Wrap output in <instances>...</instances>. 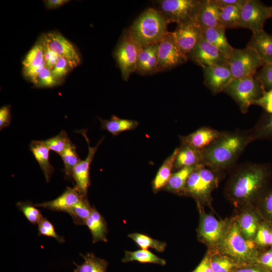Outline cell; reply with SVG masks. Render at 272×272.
Masks as SVG:
<instances>
[{
  "mask_svg": "<svg viewBox=\"0 0 272 272\" xmlns=\"http://www.w3.org/2000/svg\"><path fill=\"white\" fill-rule=\"evenodd\" d=\"M252 141L249 131L222 132L218 139L201 150L203 163L216 170L226 169L233 165Z\"/></svg>",
  "mask_w": 272,
  "mask_h": 272,
  "instance_id": "6da1fadb",
  "label": "cell"
},
{
  "mask_svg": "<svg viewBox=\"0 0 272 272\" xmlns=\"http://www.w3.org/2000/svg\"><path fill=\"white\" fill-rule=\"evenodd\" d=\"M269 174L265 164H246L236 172L232 180L229 189L231 196L240 202L253 199L263 190Z\"/></svg>",
  "mask_w": 272,
  "mask_h": 272,
  "instance_id": "7a4b0ae2",
  "label": "cell"
},
{
  "mask_svg": "<svg viewBox=\"0 0 272 272\" xmlns=\"http://www.w3.org/2000/svg\"><path fill=\"white\" fill-rule=\"evenodd\" d=\"M169 23L155 8L144 11L128 28L132 37L141 47L158 43L168 32Z\"/></svg>",
  "mask_w": 272,
  "mask_h": 272,
  "instance_id": "3957f363",
  "label": "cell"
},
{
  "mask_svg": "<svg viewBox=\"0 0 272 272\" xmlns=\"http://www.w3.org/2000/svg\"><path fill=\"white\" fill-rule=\"evenodd\" d=\"M255 243L245 238L237 223H233L220 243L222 253L232 258L239 266L257 263L259 256Z\"/></svg>",
  "mask_w": 272,
  "mask_h": 272,
  "instance_id": "277c9868",
  "label": "cell"
},
{
  "mask_svg": "<svg viewBox=\"0 0 272 272\" xmlns=\"http://www.w3.org/2000/svg\"><path fill=\"white\" fill-rule=\"evenodd\" d=\"M224 92L235 101L242 113H246L250 106L262 97L265 90L254 76L233 80Z\"/></svg>",
  "mask_w": 272,
  "mask_h": 272,
  "instance_id": "5b68a950",
  "label": "cell"
},
{
  "mask_svg": "<svg viewBox=\"0 0 272 272\" xmlns=\"http://www.w3.org/2000/svg\"><path fill=\"white\" fill-rule=\"evenodd\" d=\"M264 63L257 52L248 46L243 49L234 48L228 59L232 80L254 76Z\"/></svg>",
  "mask_w": 272,
  "mask_h": 272,
  "instance_id": "8992f818",
  "label": "cell"
},
{
  "mask_svg": "<svg viewBox=\"0 0 272 272\" xmlns=\"http://www.w3.org/2000/svg\"><path fill=\"white\" fill-rule=\"evenodd\" d=\"M202 0H160L157 9L169 23L178 24L196 20Z\"/></svg>",
  "mask_w": 272,
  "mask_h": 272,
  "instance_id": "52a82bcc",
  "label": "cell"
},
{
  "mask_svg": "<svg viewBox=\"0 0 272 272\" xmlns=\"http://www.w3.org/2000/svg\"><path fill=\"white\" fill-rule=\"evenodd\" d=\"M142 47L133 39L128 29L124 31L114 51L123 80L127 81L130 75L135 72Z\"/></svg>",
  "mask_w": 272,
  "mask_h": 272,
  "instance_id": "ba28073f",
  "label": "cell"
},
{
  "mask_svg": "<svg viewBox=\"0 0 272 272\" xmlns=\"http://www.w3.org/2000/svg\"><path fill=\"white\" fill-rule=\"evenodd\" d=\"M272 6L258 0H246L240 14V27L250 29L252 33L263 30L266 21L271 18Z\"/></svg>",
  "mask_w": 272,
  "mask_h": 272,
  "instance_id": "9c48e42d",
  "label": "cell"
},
{
  "mask_svg": "<svg viewBox=\"0 0 272 272\" xmlns=\"http://www.w3.org/2000/svg\"><path fill=\"white\" fill-rule=\"evenodd\" d=\"M187 59L181 51L173 32L168 31L158 43V72L171 69Z\"/></svg>",
  "mask_w": 272,
  "mask_h": 272,
  "instance_id": "30bf717a",
  "label": "cell"
},
{
  "mask_svg": "<svg viewBox=\"0 0 272 272\" xmlns=\"http://www.w3.org/2000/svg\"><path fill=\"white\" fill-rule=\"evenodd\" d=\"M79 132L81 133L86 139L88 146V152L86 159L84 160H81L74 168L72 178L75 183L74 187L82 196L87 197L88 188L90 185L89 176L90 166L99 145L104 140V138H102L95 146L91 147L89 139L87 135L86 130L82 129L79 130Z\"/></svg>",
  "mask_w": 272,
  "mask_h": 272,
  "instance_id": "8fae6325",
  "label": "cell"
},
{
  "mask_svg": "<svg viewBox=\"0 0 272 272\" xmlns=\"http://www.w3.org/2000/svg\"><path fill=\"white\" fill-rule=\"evenodd\" d=\"M173 33L181 51L187 57L202 38V28L194 20L178 24Z\"/></svg>",
  "mask_w": 272,
  "mask_h": 272,
  "instance_id": "7c38bea8",
  "label": "cell"
},
{
  "mask_svg": "<svg viewBox=\"0 0 272 272\" xmlns=\"http://www.w3.org/2000/svg\"><path fill=\"white\" fill-rule=\"evenodd\" d=\"M187 58L202 69L228 62V58L224 54L203 38L187 55Z\"/></svg>",
  "mask_w": 272,
  "mask_h": 272,
  "instance_id": "4fadbf2b",
  "label": "cell"
},
{
  "mask_svg": "<svg viewBox=\"0 0 272 272\" xmlns=\"http://www.w3.org/2000/svg\"><path fill=\"white\" fill-rule=\"evenodd\" d=\"M202 69L203 83L213 94L224 92L232 81V74L228 62L215 64Z\"/></svg>",
  "mask_w": 272,
  "mask_h": 272,
  "instance_id": "5bb4252c",
  "label": "cell"
},
{
  "mask_svg": "<svg viewBox=\"0 0 272 272\" xmlns=\"http://www.w3.org/2000/svg\"><path fill=\"white\" fill-rule=\"evenodd\" d=\"M42 38L59 57L69 59L77 66L80 63L81 58L75 47L61 34L51 32L43 35Z\"/></svg>",
  "mask_w": 272,
  "mask_h": 272,
  "instance_id": "9a60e30c",
  "label": "cell"
},
{
  "mask_svg": "<svg viewBox=\"0 0 272 272\" xmlns=\"http://www.w3.org/2000/svg\"><path fill=\"white\" fill-rule=\"evenodd\" d=\"M225 223L214 216L202 214L198 229L200 239L211 245L220 244L227 231Z\"/></svg>",
  "mask_w": 272,
  "mask_h": 272,
  "instance_id": "2e32d148",
  "label": "cell"
},
{
  "mask_svg": "<svg viewBox=\"0 0 272 272\" xmlns=\"http://www.w3.org/2000/svg\"><path fill=\"white\" fill-rule=\"evenodd\" d=\"M22 64L24 75L34 83L37 76L46 67L43 47L40 41L30 50Z\"/></svg>",
  "mask_w": 272,
  "mask_h": 272,
  "instance_id": "e0dca14e",
  "label": "cell"
},
{
  "mask_svg": "<svg viewBox=\"0 0 272 272\" xmlns=\"http://www.w3.org/2000/svg\"><path fill=\"white\" fill-rule=\"evenodd\" d=\"M84 196H82L74 187H67L64 192L55 199L35 205L36 207L53 211L67 213Z\"/></svg>",
  "mask_w": 272,
  "mask_h": 272,
  "instance_id": "ac0fdd59",
  "label": "cell"
},
{
  "mask_svg": "<svg viewBox=\"0 0 272 272\" xmlns=\"http://www.w3.org/2000/svg\"><path fill=\"white\" fill-rule=\"evenodd\" d=\"M222 133V132L212 128L202 127L187 135L180 136L181 145H189L202 150L218 139Z\"/></svg>",
  "mask_w": 272,
  "mask_h": 272,
  "instance_id": "d6986e66",
  "label": "cell"
},
{
  "mask_svg": "<svg viewBox=\"0 0 272 272\" xmlns=\"http://www.w3.org/2000/svg\"><path fill=\"white\" fill-rule=\"evenodd\" d=\"M158 43L142 47L139 54L135 72L142 75L158 72Z\"/></svg>",
  "mask_w": 272,
  "mask_h": 272,
  "instance_id": "ffe728a7",
  "label": "cell"
},
{
  "mask_svg": "<svg viewBox=\"0 0 272 272\" xmlns=\"http://www.w3.org/2000/svg\"><path fill=\"white\" fill-rule=\"evenodd\" d=\"M196 20L202 28L223 27L220 8L214 0H202Z\"/></svg>",
  "mask_w": 272,
  "mask_h": 272,
  "instance_id": "44dd1931",
  "label": "cell"
},
{
  "mask_svg": "<svg viewBox=\"0 0 272 272\" xmlns=\"http://www.w3.org/2000/svg\"><path fill=\"white\" fill-rule=\"evenodd\" d=\"M247 46L254 49L264 63L272 62V35L264 30L253 32Z\"/></svg>",
  "mask_w": 272,
  "mask_h": 272,
  "instance_id": "7402d4cb",
  "label": "cell"
},
{
  "mask_svg": "<svg viewBox=\"0 0 272 272\" xmlns=\"http://www.w3.org/2000/svg\"><path fill=\"white\" fill-rule=\"evenodd\" d=\"M29 148L40 167L46 181L49 182L54 171V167L49 160L50 150L46 146L44 141H32L30 144Z\"/></svg>",
  "mask_w": 272,
  "mask_h": 272,
  "instance_id": "603a6c76",
  "label": "cell"
},
{
  "mask_svg": "<svg viewBox=\"0 0 272 272\" xmlns=\"http://www.w3.org/2000/svg\"><path fill=\"white\" fill-rule=\"evenodd\" d=\"M202 38L217 48L228 59L234 49L227 39L224 27L202 28Z\"/></svg>",
  "mask_w": 272,
  "mask_h": 272,
  "instance_id": "cb8c5ba5",
  "label": "cell"
},
{
  "mask_svg": "<svg viewBox=\"0 0 272 272\" xmlns=\"http://www.w3.org/2000/svg\"><path fill=\"white\" fill-rule=\"evenodd\" d=\"M200 164H203L201 150L189 145H181L179 148L174 168L179 170L184 167Z\"/></svg>",
  "mask_w": 272,
  "mask_h": 272,
  "instance_id": "d4e9b609",
  "label": "cell"
},
{
  "mask_svg": "<svg viewBox=\"0 0 272 272\" xmlns=\"http://www.w3.org/2000/svg\"><path fill=\"white\" fill-rule=\"evenodd\" d=\"M199 179L194 196L199 198H207L217 181L218 170H216L206 166L199 169Z\"/></svg>",
  "mask_w": 272,
  "mask_h": 272,
  "instance_id": "484cf974",
  "label": "cell"
},
{
  "mask_svg": "<svg viewBox=\"0 0 272 272\" xmlns=\"http://www.w3.org/2000/svg\"><path fill=\"white\" fill-rule=\"evenodd\" d=\"M85 225L90 230L94 243L97 242H107V224L102 215L95 208L86 222Z\"/></svg>",
  "mask_w": 272,
  "mask_h": 272,
  "instance_id": "4316f807",
  "label": "cell"
},
{
  "mask_svg": "<svg viewBox=\"0 0 272 272\" xmlns=\"http://www.w3.org/2000/svg\"><path fill=\"white\" fill-rule=\"evenodd\" d=\"M178 151L179 148H176L159 168L152 182L153 189L155 192L165 187L167 184L172 175L171 171L174 168Z\"/></svg>",
  "mask_w": 272,
  "mask_h": 272,
  "instance_id": "83f0119b",
  "label": "cell"
},
{
  "mask_svg": "<svg viewBox=\"0 0 272 272\" xmlns=\"http://www.w3.org/2000/svg\"><path fill=\"white\" fill-rule=\"evenodd\" d=\"M99 119L101 128L114 136L124 131L133 130L139 124L136 120L120 118L115 115L112 116L109 120Z\"/></svg>",
  "mask_w": 272,
  "mask_h": 272,
  "instance_id": "f1b7e54d",
  "label": "cell"
},
{
  "mask_svg": "<svg viewBox=\"0 0 272 272\" xmlns=\"http://www.w3.org/2000/svg\"><path fill=\"white\" fill-rule=\"evenodd\" d=\"M204 165L203 164L196 165L179 169L177 172L172 174L165 187V189L172 192L184 191L187 181L191 174Z\"/></svg>",
  "mask_w": 272,
  "mask_h": 272,
  "instance_id": "f546056e",
  "label": "cell"
},
{
  "mask_svg": "<svg viewBox=\"0 0 272 272\" xmlns=\"http://www.w3.org/2000/svg\"><path fill=\"white\" fill-rule=\"evenodd\" d=\"M84 261L81 265H76L74 272H107L108 263L106 260L97 257L93 253L81 254Z\"/></svg>",
  "mask_w": 272,
  "mask_h": 272,
  "instance_id": "4dcf8cb0",
  "label": "cell"
},
{
  "mask_svg": "<svg viewBox=\"0 0 272 272\" xmlns=\"http://www.w3.org/2000/svg\"><path fill=\"white\" fill-rule=\"evenodd\" d=\"M243 4L220 8V21L224 28H240V14Z\"/></svg>",
  "mask_w": 272,
  "mask_h": 272,
  "instance_id": "1f68e13d",
  "label": "cell"
},
{
  "mask_svg": "<svg viewBox=\"0 0 272 272\" xmlns=\"http://www.w3.org/2000/svg\"><path fill=\"white\" fill-rule=\"evenodd\" d=\"M138 261L141 263H150L164 266L166 264L165 259L154 254L148 250L141 249L134 251H126L122 261L128 262Z\"/></svg>",
  "mask_w": 272,
  "mask_h": 272,
  "instance_id": "d6a6232c",
  "label": "cell"
},
{
  "mask_svg": "<svg viewBox=\"0 0 272 272\" xmlns=\"http://www.w3.org/2000/svg\"><path fill=\"white\" fill-rule=\"evenodd\" d=\"M243 236L248 239L254 238L260 224L256 216L251 212H245L239 218L237 222Z\"/></svg>",
  "mask_w": 272,
  "mask_h": 272,
  "instance_id": "836d02e7",
  "label": "cell"
},
{
  "mask_svg": "<svg viewBox=\"0 0 272 272\" xmlns=\"http://www.w3.org/2000/svg\"><path fill=\"white\" fill-rule=\"evenodd\" d=\"M64 164L63 171L66 179H72V175L75 166L81 160L77 154L76 146L71 140L60 155Z\"/></svg>",
  "mask_w": 272,
  "mask_h": 272,
  "instance_id": "e575fe53",
  "label": "cell"
},
{
  "mask_svg": "<svg viewBox=\"0 0 272 272\" xmlns=\"http://www.w3.org/2000/svg\"><path fill=\"white\" fill-rule=\"evenodd\" d=\"M249 131L252 141L272 139V113L263 115L256 125Z\"/></svg>",
  "mask_w": 272,
  "mask_h": 272,
  "instance_id": "d590c367",
  "label": "cell"
},
{
  "mask_svg": "<svg viewBox=\"0 0 272 272\" xmlns=\"http://www.w3.org/2000/svg\"><path fill=\"white\" fill-rule=\"evenodd\" d=\"M92 210L93 207L89 204L87 197H84L66 213L72 217L74 224L82 226L85 225Z\"/></svg>",
  "mask_w": 272,
  "mask_h": 272,
  "instance_id": "8d00e7d4",
  "label": "cell"
},
{
  "mask_svg": "<svg viewBox=\"0 0 272 272\" xmlns=\"http://www.w3.org/2000/svg\"><path fill=\"white\" fill-rule=\"evenodd\" d=\"M210 261L213 272H235L240 266L232 258L219 252L210 255Z\"/></svg>",
  "mask_w": 272,
  "mask_h": 272,
  "instance_id": "74e56055",
  "label": "cell"
},
{
  "mask_svg": "<svg viewBox=\"0 0 272 272\" xmlns=\"http://www.w3.org/2000/svg\"><path fill=\"white\" fill-rule=\"evenodd\" d=\"M135 243L142 249L148 250L152 248L158 252H163L166 247L165 242L160 241L144 234L134 233L128 235Z\"/></svg>",
  "mask_w": 272,
  "mask_h": 272,
  "instance_id": "f35d334b",
  "label": "cell"
},
{
  "mask_svg": "<svg viewBox=\"0 0 272 272\" xmlns=\"http://www.w3.org/2000/svg\"><path fill=\"white\" fill-rule=\"evenodd\" d=\"M16 206L27 220L33 225H38L43 218L41 212L30 201H18Z\"/></svg>",
  "mask_w": 272,
  "mask_h": 272,
  "instance_id": "ab89813d",
  "label": "cell"
},
{
  "mask_svg": "<svg viewBox=\"0 0 272 272\" xmlns=\"http://www.w3.org/2000/svg\"><path fill=\"white\" fill-rule=\"evenodd\" d=\"M69 139L66 132L62 130L57 135L44 141L47 148L59 156L63 152L68 142Z\"/></svg>",
  "mask_w": 272,
  "mask_h": 272,
  "instance_id": "60d3db41",
  "label": "cell"
},
{
  "mask_svg": "<svg viewBox=\"0 0 272 272\" xmlns=\"http://www.w3.org/2000/svg\"><path fill=\"white\" fill-rule=\"evenodd\" d=\"M60 83L53 76L51 70L46 66L37 76L33 84L37 87L51 88Z\"/></svg>",
  "mask_w": 272,
  "mask_h": 272,
  "instance_id": "b9f144b4",
  "label": "cell"
},
{
  "mask_svg": "<svg viewBox=\"0 0 272 272\" xmlns=\"http://www.w3.org/2000/svg\"><path fill=\"white\" fill-rule=\"evenodd\" d=\"M76 66L77 65L69 59L59 57L51 71L56 80L61 82L67 74Z\"/></svg>",
  "mask_w": 272,
  "mask_h": 272,
  "instance_id": "7bdbcfd3",
  "label": "cell"
},
{
  "mask_svg": "<svg viewBox=\"0 0 272 272\" xmlns=\"http://www.w3.org/2000/svg\"><path fill=\"white\" fill-rule=\"evenodd\" d=\"M272 227L266 223L260 224L254 237V242L261 246H270Z\"/></svg>",
  "mask_w": 272,
  "mask_h": 272,
  "instance_id": "ee69618b",
  "label": "cell"
},
{
  "mask_svg": "<svg viewBox=\"0 0 272 272\" xmlns=\"http://www.w3.org/2000/svg\"><path fill=\"white\" fill-rule=\"evenodd\" d=\"M38 231L39 236L43 235L53 238L60 243L65 241L64 238L57 234L53 224L46 218L43 217L38 224Z\"/></svg>",
  "mask_w": 272,
  "mask_h": 272,
  "instance_id": "f6af8a7d",
  "label": "cell"
},
{
  "mask_svg": "<svg viewBox=\"0 0 272 272\" xmlns=\"http://www.w3.org/2000/svg\"><path fill=\"white\" fill-rule=\"evenodd\" d=\"M255 77L262 84L265 91L272 89V62H265Z\"/></svg>",
  "mask_w": 272,
  "mask_h": 272,
  "instance_id": "bcb514c9",
  "label": "cell"
},
{
  "mask_svg": "<svg viewBox=\"0 0 272 272\" xmlns=\"http://www.w3.org/2000/svg\"><path fill=\"white\" fill-rule=\"evenodd\" d=\"M40 41L43 47L44 57L46 66L52 70L59 59V56L50 49L42 38H41Z\"/></svg>",
  "mask_w": 272,
  "mask_h": 272,
  "instance_id": "7dc6e473",
  "label": "cell"
},
{
  "mask_svg": "<svg viewBox=\"0 0 272 272\" xmlns=\"http://www.w3.org/2000/svg\"><path fill=\"white\" fill-rule=\"evenodd\" d=\"M254 105L261 107L267 113H272V89L265 91L261 97L256 100Z\"/></svg>",
  "mask_w": 272,
  "mask_h": 272,
  "instance_id": "c3c4849f",
  "label": "cell"
},
{
  "mask_svg": "<svg viewBox=\"0 0 272 272\" xmlns=\"http://www.w3.org/2000/svg\"><path fill=\"white\" fill-rule=\"evenodd\" d=\"M257 263L268 272H272V247L270 249L259 255Z\"/></svg>",
  "mask_w": 272,
  "mask_h": 272,
  "instance_id": "681fc988",
  "label": "cell"
},
{
  "mask_svg": "<svg viewBox=\"0 0 272 272\" xmlns=\"http://www.w3.org/2000/svg\"><path fill=\"white\" fill-rule=\"evenodd\" d=\"M11 121V107L5 105L0 109V129L7 127L10 124Z\"/></svg>",
  "mask_w": 272,
  "mask_h": 272,
  "instance_id": "f907efd6",
  "label": "cell"
},
{
  "mask_svg": "<svg viewBox=\"0 0 272 272\" xmlns=\"http://www.w3.org/2000/svg\"><path fill=\"white\" fill-rule=\"evenodd\" d=\"M262 202L266 215L272 221V190L263 195Z\"/></svg>",
  "mask_w": 272,
  "mask_h": 272,
  "instance_id": "816d5d0a",
  "label": "cell"
},
{
  "mask_svg": "<svg viewBox=\"0 0 272 272\" xmlns=\"http://www.w3.org/2000/svg\"><path fill=\"white\" fill-rule=\"evenodd\" d=\"M192 272H213L211 266L210 254L206 255Z\"/></svg>",
  "mask_w": 272,
  "mask_h": 272,
  "instance_id": "f5cc1de1",
  "label": "cell"
},
{
  "mask_svg": "<svg viewBox=\"0 0 272 272\" xmlns=\"http://www.w3.org/2000/svg\"><path fill=\"white\" fill-rule=\"evenodd\" d=\"M235 272H268L258 263L241 266Z\"/></svg>",
  "mask_w": 272,
  "mask_h": 272,
  "instance_id": "db71d44e",
  "label": "cell"
},
{
  "mask_svg": "<svg viewBox=\"0 0 272 272\" xmlns=\"http://www.w3.org/2000/svg\"><path fill=\"white\" fill-rule=\"evenodd\" d=\"M215 2L221 8L243 4L246 0H214Z\"/></svg>",
  "mask_w": 272,
  "mask_h": 272,
  "instance_id": "11a10c76",
  "label": "cell"
},
{
  "mask_svg": "<svg viewBox=\"0 0 272 272\" xmlns=\"http://www.w3.org/2000/svg\"><path fill=\"white\" fill-rule=\"evenodd\" d=\"M46 7L49 9H55L61 7L70 2L67 0H47L44 1Z\"/></svg>",
  "mask_w": 272,
  "mask_h": 272,
  "instance_id": "9f6ffc18",
  "label": "cell"
},
{
  "mask_svg": "<svg viewBox=\"0 0 272 272\" xmlns=\"http://www.w3.org/2000/svg\"><path fill=\"white\" fill-rule=\"evenodd\" d=\"M270 246H271L272 247V238H271V244H270Z\"/></svg>",
  "mask_w": 272,
  "mask_h": 272,
  "instance_id": "6f0895ef",
  "label": "cell"
},
{
  "mask_svg": "<svg viewBox=\"0 0 272 272\" xmlns=\"http://www.w3.org/2000/svg\"><path fill=\"white\" fill-rule=\"evenodd\" d=\"M271 18H272V15H271Z\"/></svg>",
  "mask_w": 272,
  "mask_h": 272,
  "instance_id": "680465c9",
  "label": "cell"
}]
</instances>
